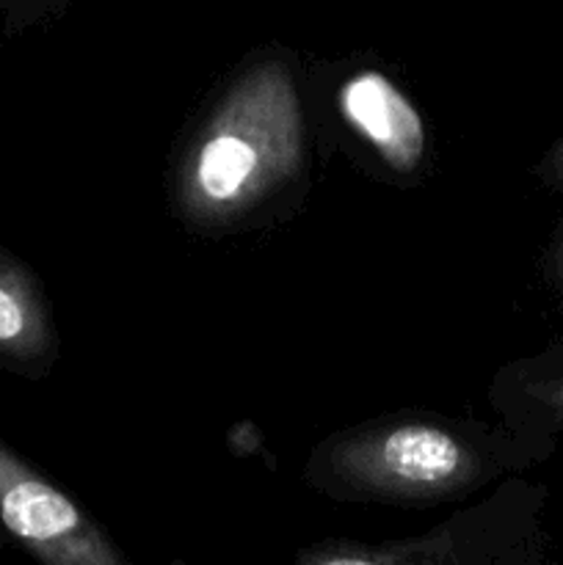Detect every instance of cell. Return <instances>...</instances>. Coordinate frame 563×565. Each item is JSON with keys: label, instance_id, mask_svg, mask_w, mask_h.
<instances>
[{"label": "cell", "instance_id": "1", "mask_svg": "<svg viewBox=\"0 0 563 565\" xmlns=\"http://www.w3.org/2000/svg\"><path fill=\"white\" fill-rule=\"evenodd\" d=\"M557 445L502 425L401 412L315 445L304 483L334 502L431 508L464 500L555 456Z\"/></svg>", "mask_w": 563, "mask_h": 565}, {"label": "cell", "instance_id": "2", "mask_svg": "<svg viewBox=\"0 0 563 565\" xmlns=\"http://www.w3.org/2000/svg\"><path fill=\"white\" fill-rule=\"evenodd\" d=\"M307 169V116L293 61L252 58L199 121L177 163L174 202L196 230H226Z\"/></svg>", "mask_w": 563, "mask_h": 565}, {"label": "cell", "instance_id": "3", "mask_svg": "<svg viewBox=\"0 0 563 565\" xmlns=\"http://www.w3.org/2000/svg\"><path fill=\"white\" fill-rule=\"evenodd\" d=\"M550 491L511 475L478 505L417 539L323 541L298 552L301 565H522L544 561L541 511Z\"/></svg>", "mask_w": 563, "mask_h": 565}, {"label": "cell", "instance_id": "4", "mask_svg": "<svg viewBox=\"0 0 563 565\" xmlns=\"http://www.w3.org/2000/svg\"><path fill=\"white\" fill-rule=\"evenodd\" d=\"M0 524L47 565H125L108 533L72 497L0 445Z\"/></svg>", "mask_w": 563, "mask_h": 565}, {"label": "cell", "instance_id": "5", "mask_svg": "<svg viewBox=\"0 0 563 565\" xmlns=\"http://www.w3.org/2000/svg\"><path fill=\"white\" fill-rule=\"evenodd\" d=\"M334 108L342 125L373 152L386 171L414 177L428 154V130L414 99L384 75L364 66L337 86Z\"/></svg>", "mask_w": 563, "mask_h": 565}, {"label": "cell", "instance_id": "6", "mask_svg": "<svg viewBox=\"0 0 563 565\" xmlns=\"http://www.w3.org/2000/svg\"><path fill=\"white\" fill-rule=\"evenodd\" d=\"M491 406L508 428L533 439L563 441V340L517 359L495 375Z\"/></svg>", "mask_w": 563, "mask_h": 565}, {"label": "cell", "instance_id": "7", "mask_svg": "<svg viewBox=\"0 0 563 565\" xmlns=\"http://www.w3.org/2000/svg\"><path fill=\"white\" fill-rule=\"evenodd\" d=\"M53 318L36 276L0 252V359L20 370L44 373L55 362Z\"/></svg>", "mask_w": 563, "mask_h": 565}, {"label": "cell", "instance_id": "8", "mask_svg": "<svg viewBox=\"0 0 563 565\" xmlns=\"http://www.w3.org/2000/svg\"><path fill=\"white\" fill-rule=\"evenodd\" d=\"M535 177H539L546 188L563 193V136L557 138V141L546 149L544 158L539 160V166H535Z\"/></svg>", "mask_w": 563, "mask_h": 565}, {"label": "cell", "instance_id": "9", "mask_svg": "<svg viewBox=\"0 0 563 565\" xmlns=\"http://www.w3.org/2000/svg\"><path fill=\"white\" fill-rule=\"evenodd\" d=\"M544 270H546V279L552 281V287H555V290L563 296V230L557 232V237L552 241V246L546 248Z\"/></svg>", "mask_w": 563, "mask_h": 565}, {"label": "cell", "instance_id": "10", "mask_svg": "<svg viewBox=\"0 0 563 565\" xmlns=\"http://www.w3.org/2000/svg\"><path fill=\"white\" fill-rule=\"evenodd\" d=\"M44 3H59V0H44Z\"/></svg>", "mask_w": 563, "mask_h": 565}]
</instances>
